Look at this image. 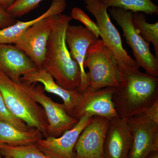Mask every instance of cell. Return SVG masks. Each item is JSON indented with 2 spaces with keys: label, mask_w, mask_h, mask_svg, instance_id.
I'll use <instances>...</instances> for the list:
<instances>
[{
  "label": "cell",
  "mask_w": 158,
  "mask_h": 158,
  "mask_svg": "<svg viewBox=\"0 0 158 158\" xmlns=\"http://www.w3.org/2000/svg\"><path fill=\"white\" fill-rule=\"evenodd\" d=\"M66 6V0H53L47 11L37 18L26 22L17 20L12 25L0 29V43L15 44L22 35L31 26L44 18L62 13Z\"/></svg>",
  "instance_id": "obj_17"
},
{
  "label": "cell",
  "mask_w": 158,
  "mask_h": 158,
  "mask_svg": "<svg viewBox=\"0 0 158 158\" xmlns=\"http://www.w3.org/2000/svg\"><path fill=\"white\" fill-rule=\"evenodd\" d=\"M115 88L108 87L94 92L86 90L81 98L73 117L80 119L83 116H98L110 119L118 116L113 101Z\"/></svg>",
  "instance_id": "obj_12"
},
{
  "label": "cell",
  "mask_w": 158,
  "mask_h": 158,
  "mask_svg": "<svg viewBox=\"0 0 158 158\" xmlns=\"http://www.w3.org/2000/svg\"><path fill=\"white\" fill-rule=\"evenodd\" d=\"M84 66L89 70L87 73L89 86L86 90L94 92L118 86V71L116 59L102 39L98 40L88 48Z\"/></svg>",
  "instance_id": "obj_4"
},
{
  "label": "cell",
  "mask_w": 158,
  "mask_h": 158,
  "mask_svg": "<svg viewBox=\"0 0 158 158\" xmlns=\"http://www.w3.org/2000/svg\"><path fill=\"white\" fill-rule=\"evenodd\" d=\"M72 18L66 15H54L53 29L49 39L42 69L49 73L58 85L66 90L78 89L81 72L69 50L65 34Z\"/></svg>",
  "instance_id": "obj_2"
},
{
  "label": "cell",
  "mask_w": 158,
  "mask_h": 158,
  "mask_svg": "<svg viewBox=\"0 0 158 158\" xmlns=\"http://www.w3.org/2000/svg\"><path fill=\"white\" fill-rule=\"evenodd\" d=\"M132 138L127 119H110L105 138L103 158H128Z\"/></svg>",
  "instance_id": "obj_14"
},
{
  "label": "cell",
  "mask_w": 158,
  "mask_h": 158,
  "mask_svg": "<svg viewBox=\"0 0 158 158\" xmlns=\"http://www.w3.org/2000/svg\"><path fill=\"white\" fill-rule=\"evenodd\" d=\"M98 39L81 25H69L66 30L65 41L67 47L73 59L78 65L81 72V83L78 90L81 93L86 91L89 86L88 77L84 66L87 51Z\"/></svg>",
  "instance_id": "obj_13"
},
{
  "label": "cell",
  "mask_w": 158,
  "mask_h": 158,
  "mask_svg": "<svg viewBox=\"0 0 158 158\" xmlns=\"http://www.w3.org/2000/svg\"><path fill=\"white\" fill-rule=\"evenodd\" d=\"M70 16L72 19L82 23L85 26V27L99 38L100 31L98 26L81 9L78 7L73 8L72 9Z\"/></svg>",
  "instance_id": "obj_24"
},
{
  "label": "cell",
  "mask_w": 158,
  "mask_h": 158,
  "mask_svg": "<svg viewBox=\"0 0 158 158\" xmlns=\"http://www.w3.org/2000/svg\"><path fill=\"white\" fill-rule=\"evenodd\" d=\"M43 138L41 132L35 128L27 131L18 129L13 126L0 120V145L8 144L22 146L34 144Z\"/></svg>",
  "instance_id": "obj_18"
},
{
  "label": "cell",
  "mask_w": 158,
  "mask_h": 158,
  "mask_svg": "<svg viewBox=\"0 0 158 158\" xmlns=\"http://www.w3.org/2000/svg\"><path fill=\"white\" fill-rule=\"evenodd\" d=\"M146 158H158V151L152 152Z\"/></svg>",
  "instance_id": "obj_28"
},
{
  "label": "cell",
  "mask_w": 158,
  "mask_h": 158,
  "mask_svg": "<svg viewBox=\"0 0 158 158\" xmlns=\"http://www.w3.org/2000/svg\"><path fill=\"white\" fill-rule=\"evenodd\" d=\"M118 84L113 101L124 119L141 114L158 100V78L141 73L139 67H118Z\"/></svg>",
  "instance_id": "obj_1"
},
{
  "label": "cell",
  "mask_w": 158,
  "mask_h": 158,
  "mask_svg": "<svg viewBox=\"0 0 158 158\" xmlns=\"http://www.w3.org/2000/svg\"><path fill=\"white\" fill-rule=\"evenodd\" d=\"M21 80V82L27 85L37 83L42 84L45 91L62 99L66 112L72 116L81 95L78 89L66 90L62 88L57 84L50 74L43 69H35L24 75Z\"/></svg>",
  "instance_id": "obj_15"
},
{
  "label": "cell",
  "mask_w": 158,
  "mask_h": 158,
  "mask_svg": "<svg viewBox=\"0 0 158 158\" xmlns=\"http://www.w3.org/2000/svg\"><path fill=\"white\" fill-rule=\"evenodd\" d=\"M2 155L12 158H51L44 154L35 144L22 146L0 145Z\"/></svg>",
  "instance_id": "obj_21"
},
{
  "label": "cell",
  "mask_w": 158,
  "mask_h": 158,
  "mask_svg": "<svg viewBox=\"0 0 158 158\" xmlns=\"http://www.w3.org/2000/svg\"><path fill=\"white\" fill-rule=\"evenodd\" d=\"M110 119L94 116L79 136L74 148L75 158H103Z\"/></svg>",
  "instance_id": "obj_11"
},
{
  "label": "cell",
  "mask_w": 158,
  "mask_h": 158,
  "mask_svg": "<svg viewBox=\"0 0 158 158\" xmlns=\"http://www.w3.org/2000/svg\"><path fill=\"white\" fill-rule=\"evenodd\" d=\"M15 18L7 10L0 7V29L6 28L12 25L16 22Z\"/></svg>",
  "instance_id": "obj_25"
},
{
  "label": "cell",
  "mask_w": 158,
  "mask_h": 158,
  "mask_svg": "<svg viewBox=\"0 0 158 158\" xmlns=\"http://www.w3.org/2000/svg\"><path fill=\"white\" fill-rule=\"evenodd\" d=\"M132 138L128 158H146L158 151V124L142 113L127 119Z\"/></svg>",
  "instance_id": "obj_9"
},
{
  "label": "cell",
  "mask_w": 158,
  "mask_h": 158,
  "mask_svg": "<svg viewBox=\"0 0 158 158\" xmlns=\"http://www.w3.org/2000/svg\"><path fill=\"white\" fill-rule=\"evenodd\" d=\"M44 0H15L7 11L14 17L27 14Z\"/></svg>",
  "instance_id": "obj_22"
},
{
  "label": "cell",
  "mask_w": 158,
  "mask_h": 158,
  "mask_svg": "<svg viewBox=\"0 0 158 158\" xmlns=\"http://www.w3.org/2000/svg\"><path fill=\"white\" fill-rule=\"evenodd\" d=\"M141 113L148 119L158 124V100Z\"/></svg>",
  "instance_id": "obj_26"
},
{
  "label": "cell",
  "mask_w": 158,
  "mask_h": 158,
  "mask_svg": "<svg viewBox=\"0 0 158 158\" xmlns=\"http://www.w3.org/2000/svg\"><path fill=\"white\" fill-rule=\"evenodd\" d=\"M109 12L121 27L123 37L132 51L138 67L143 68L148 74L158 77V59L149 48V44L142 38L134 27L132 20V12L117 8H111Z\"/></svg>",
  "instance_id": "obj_5"
},
{
  "label": "cell",
  "mask_w": 158,
  "mask_h": 158,
  "mask_svg": "<svg viewBox=\"0 0 158 158\" xmlns=\"http://www.w3.org/2000/svg\"><path fill=\"white\" fill-rule=\"evenodd\" d=\"M55 15L44 18L31 26L15 44L30 57L37 69H42Z\"/></svg>",
  "instance_id": "obj_7"
},
{
  "label": "cell",
  "mask_w": 158,
  "mask_h": 158,
  "mask_svg": "<svg viewBox=\"0 0 158 158\" xmlns=\"http://www.w3.org/2000/svg\"><path fill=\"white\" fill-rule=\"evenodd\" d=\"M132 20L134 27L144 40L152 44L155 56L158 59V23H148L145 14L142 12H132Z\"/></svg>",
  "instance_id": "obj_19"
},
{
  "label": "cell",
  "mask_w": 158,
  "mask_h": 158,
  "mask_svg": "<svg viewBox=\"0 0 158 158\" xmlns=\"http://www.w3.org/2000/svg\"><path fill=\"white\" fill-rule=\"evenodd\" d=\"M0 92L15 116L24 122L29 128L39 130L44 138L48 137L45 112L31 95L28 85L15 83L0 71Z\"/></svg>",
  "instance_id": "obj_3"
},
{
  "label": "cell",
  "mask_w": 158,
  "mask_h": 158,
  "mask_svg": "<svg viewBox=\"0 0 158 158\" xmlns=\"http://www.w3.org/2000/svg\"><path fill=\"white\" fill-rule=\"evenodd\" d=\"M109 8H117L132 12L144 14H157L158 6L152 0H100Z\"/></svg>",
  "instance_id": "obj_20"
},
{
  "label": "cell",
  "mask_w": 158,
  "mask_h": 158,
  "mask_svg": "<svg viewBox=\"0 0 158 158\" xmlns=\"http://www.w3.org/2000/svg\"><path fill=\"white\" fill-rule=\"evenodd\" d=\"M15 1V0H0V7L7 10Z\"/></svg>",
  "instance_id": "obj_27"
},
{
  "label": "cell",
  "mask_w": 158,
  "mask_h": 158,
  "mask_svg": "<svg viewBox=\"0 0 158 158\" xmlns=\"http://www.w3.org/2000/svg\"><path fill=\"white\" fill-rule=\"evenodd\" d=\"M92 119V116H83L72 128L65 131L60 137L40 138L35 144L50 158H75L74 148L77 141L83 130Z\"/></svg>",
  "instance_id": "obj_10"
},
{
  "label": "cell",
  "mask_w": 158,
  "mask_h": 158,
  "mask_svg": "<svg viewBox=\"0 0 158 158\" xmlns=\"http://www.w3.org/2000/svg\"><path fill=\"white\" fill-rule=\"evenodd\" d=\"M0 120L13 126L18 129L27 131L29 128L27 124L19 118L15 116L9 111L0 92Z\"/></svg>",
  "instance_id": "obj_23"
},
{
  "label": "cell",
  "mask_w": 158,
  "mask_h": 158,
  "mask_svg": "<svg viewBox=\"0 0 158 158\" xmlns=\"http://www.w3.org/2000/svg\"><path fill=\"white\" fill-rule=\"evenodd\" d=\"M86 9L94 16L102 40L112 52L118 67H137L135 60L132 59L123 46L119 32L110 20L108 8L100 0H84Z\"/></svg>",
  "instance_id": "obj_6"
},
{
  "label": "cell",
  "mask_w": 158,
  "mask_h": 158,
  "mask_svg": "<svg viewBox=\"0 0 158 158\" xmlns=\"http://www.w3.org/2000/svg\"><path fill=\"white\" fill-rule=\"evenodd\" d=\"M34 99L44 110L48 122V137L58 138L70 130L79 119L69 115L63 104L56 102L45 94L44 87L37 83L29 85Z\"/></svg>",
  "instance_id": "obj_8"
},
{
  "label": "cell",
  "mask_w": 158,
  "mask_h": 158,
  "mask_svg": "<svg viewBox=\"0 0 158 158\" xmlns=\"http://www.w3.org/2000/svg\"><path fill=\"white\" fill-rule=\"evenodd\" d=\"M36 68L30 57L15 45L0 43V71L13 81L21 83L24 75Z\"/></svg>",
  "instance_id": "obj_16"
},
{
  "label": "cell",
  "mask_w": 158,
  "mask_h": 158,
  "mask_svg": "<svg viewBox=\"0 0 158 158\" xmlns=\"http://www.w3.org/2000/svg\"><path fill=\"white\" fill-rule=\"evenodd\" d=\"M0 158H12L10 157L9 156H5L4 157H2V154H1V152H0Z\"/></svg>",
  "instance_id": "obj_29"
}]
</instances>
